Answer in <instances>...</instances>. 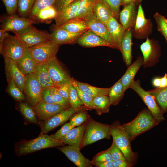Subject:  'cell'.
Listing matches in <instances>:
<instances>
[{"label": "cell", "instance_id": "6da1fadb", "mask_svg": "<svg viewBox=\"0 0 167 167\" xmlns=\"http://www.w3.org/2000/svg\"><path fill=\"white\" fill-rule=\"evenodd\" d=\"M159 123L148 109L145 108L133 120L122 126L131 142L138 135L156 126Z\"/></svg>", "mask_w": 167, "mask_h": 167}, {"label": "cell", "instance_id": "7a4b0ae2", "mask_svg": "<svg viewBox=\"0 0 167 167\" xmlns=\"http://www.w3.org/2000/svg\"><path fill=\"white\" fill-rule=\"evenodd\" d=\"M110 133L113 140L121 150L127 161L134 164L137 156L132 150L128 135L119 121L110 125Z\"/></svg>", "mask_w": 167, "mask_h": 167}, {"label": "cell", "instance_id": "3957f363", "mask_svg": "<svg viewBox=\"0 0 167 167\" xmlns=\"http://www.w3.org/2000/svg\"><path fill=\"white\" fill-rule=\"evenodd\" d=\"M110 125L97 122L90 117L87 121L81 149L100 140L109 139Z\"/></svg>", "mask_w": 167, "mask_h": 167}, {"label": "cell", "instance_id": "277c9868", "mask_svg": "<svg viewBox=\"0 0 167 167\" xmlns=\"http://www.w3.org/2000/svg\"><path fill=\"white\" fill-rule=\"evenodd\" d=\"M64 144L61 141L53 139L51 136L42 134L36 138L19 143L16 151L19 155H22L47 148L62 146Z\"/></svg>", "mask_w": 167, "mask_h": 167}, {"label": "cell", "instance_id": "5b68a950", "mask_svg": "<svg viewBox=\"0 0 167 167\" xmlns=\"http://www.w3.org/2000/svg\"><path fill=\"white\" fill-rule=\"evenodd\" d=\"M59 46V45H56L50 41L28 48L32 58L37 65L45 64L56 58Z\"/></svg>", "mask_w": 167, "mask_h": 167}, {"label": "cell", "instance_id": "8992f818", "mask_svg": "<svg viewBox=\"0 0 167 167\" xmlns=\"http://www.w3.org/2000/svg\"><path fill=\"white\" fill-rule=\"evenodd\" d=\"M27 48L51 41L50 34L37 29L32 25L19 31L13 32Z\"/></svg>", "mask_w": 167, "mask_h": 167}, {"label": "cell", "instance_id": "52a82bcc", "mask_svg": "<svg viewBox=\"0 0 167 167\" xmlns=\"http://www.w3.org/2000/svg\"><path fill=\"white\" fill-rule=\"evenodd\" d=\"M27 49L16 35L8 34L0 48V52L4 57L10 58L16 62L24 56Z\"/></svg>", "mask_w": 167, "mask_h": 167}, {"label": "cell", "instance_id": "ba28073f", "mask_svg": "<svg viewBox=\"0 0 167 167\" xmlns=\"http://www.w3.org/2000/svg\"><path fill=\"white\" fill-rule=\"evenodd\" d=\"M129 88L134 90L140 96L146 105L153 117L159 123L165 119L154 97L148 91L142 87L139 80H134Z\"/></svg>", "mask_w": 167, "mask_h": 167}, {"label": "cell", "instance_id": "9c48e42d", "mask_svg": "<svg viewBox=\"0 0 167 167\" xmlns=\"http://www.w3.org/2000/svg\"><path fill=\"white\" fill-rule=\"evenodd\" d=\"M43 89L34 73L25 75L24 91L29 102L33 106L42 100Z\"/></svg>", "mask_w": 167, "mask_h": 167}, {"label": "cell", "instance_id": "30bf717a", "mask_svg": "<svg viewBox=\"0 0 167 167\" xmlns=\"http://www.w3.org/2000/svg\"><path fill=\"white\" fill-rule=\"evenodd\" d=\"M45 65L54 87L58 88L64 84L70 83L71 78L56 58Z\"/></svg>", "mask_w": 167, "mask_h": 167}, {"label": "cell", "instance_id": "8fae6325", "mask_svg": "<svg viewBox=\"0 0 167 167\" xmlns=\"http://www.w3.org/2000/svg\"><path fill=\"white\" fill-rule=\"evenodd\" d=\"M1 29L6 31H19L36 23L35 19L14 15L3 17L1 19Z\"/></svg>", "mask_w": 167, "mask_h": 167}, {"label": "cell", "instance_id": "7c38bea8", "mask_svg": "<svg viewBox=\"0 0 167 167\" xmlns=\"http://www.w3.org/2000/svg\"><path fill=\"white\" fill-rule=\"evenodd\" d=\"M143 55L144 68L154 66L158 62L160 56V49L158 45L148 37L140 46Z\"/></svg>", "mask_w": 167, "mask_h": 167}, {"label": "cell", "instance_id": "4fadbf2b", "mask_svg": "<svg viewBox=\"0 0 167 167\" xmlns=\"http://www.w3.org/2000/svg\"><path fill=\"white\" fill-rule=\"evenodd\" d=\"M80 110V108L76 109L70 107L53 116L45 121L42 128L41 134H45L64 124L73 115Z\"/></svg>", "mask_w": 167, "mask_h": 167}, {"label": "cell", "instance_id": "5bb4252c", "mask_svg": "<svg viewBox=\"0 0 167 167\" xmlns=\"http://www.w3.org/2000/svg\"><path fill=\"white\" fill-rule=\"evenodd\" d=\"M5 69L8 82L13 81L23 92L25 81V75L18 67L16 62L4 57Z\"/></svg>", "mask_w": 167, "mask_h": 167}, {"label": "cell", "instance_id": "9a60e30c", "mask_svg": "<svg viewBox=\"0 0 167 167\" xmlns=\"http://www.w3.org/2000/svg\"><path fill=\"white\" fill-rule=\"evenodd\" d=\"M76 42L79 45L85 47L105 46L117 48L115 45L100 37L89 29L84 32L78 39Z\"/></svg>", "mask_w": 167, "mask_h": 167}, {"label": "cell", "instance_id": "2e32d148", "mask_svg": "<svg viewBox=\"0 0 167 167\" xmlns=\"http://www.w3.org/2000/svg\"><path fill=\"white\" fill-rule=\"evenodd\" d=\"M58 148L78 167H92V161L85 158L79 148L72 146H62Z\"/></svg>", "mask_w": 167, "mask_h": 167}, {"label": "cell", "instance_id": "e0dca14e", "mask_svg": "<svg viewBox=\"0 0 167 167\" xmlns=\"http://www.w3.org/2000/svg\"><path fill=\"white\" fill-rule=\"evenodd\" d=\"M86 31L74 33L60 27L55 26L51 33L50 34L51 41L55 44L59 45L64 44H73L76 42L78 39Z\"/></svg>", "mask_w": 167, "mask_h": 167}, {"label": "cell", "instance_id": "ac0fdd59", "mask_svg": "<svg viewBox=\"0 0 167 167\" xmlns=\"http://www.w3.org/2000/svg\"><path fill=\"white\" fill-rule=\"evenodd\" d=\"M33 109L40 119L46 121L66 109L59 105L48 103L41 100L34 106Z\"/></svg>", "mask_w": 167, "mask_h": 167}, {"label": "cell", "instance_id": "d6986e66", "mask_svg": "<svg viewBox=\"0 0 167 167\" xmlns=\"http://www.w3.org/2000/svg\"><path fill=\"white\" fill-rule=\"evenodd\" d=\"M84 19L86 22L89 29L116 46L107 26L94 13Z\"/></svg>", "mask_w": 167, "mask_h": 167}, {"label": "cell", "instance_id": "ffe728a7", "mask_svg": "<svg viewBox=\"0 0 167 167\" xmlns=\"http://www.w3.org/2000/svg\"><path fill=\"white\" fill-rule=\"evenodd\" d=\"M80 0H76L58 11L54 19L55 26L60 27L68 21L76 17L78 5Z\"/></svg>", "mask_w": 167, "mask_h": 167}, {"label": "cell", "instance_id": "44dd1931", "mask_svg": "<svg viewBox=\"0 0 167 167\" xmlns=\"http://www.w3.org/2000/svg\"><path fill=\"white\" fill-rule=\"evenodd\" d=\"M135 2H132L126 5L119 13L120 21L125 31L135 25L137 15Z\"/></svg>", "mask_w": 167, "mask_h": 167}, {"label": "cell", "instance_id": "7402d4cb", "mask_svg": "<svg viewBox=\"0 0 167 167\" xmlns=\"http://www.w3.org/2000/svg\"><path fill=\"white\" fill-rule=\"evenodd\" d=\"M87 121L79 126L71 129L64 136L61 141L64 144L74 146L81 150V145Z\"/></svg>", "mask_w": 167, "mask_h": 167}, {"label": "cell", "instance_id": "603a6c76", "mask_svg": "<svg viewBox=\"0 0 167 167\" xmlns=\"http://www.w3.org/2000/svg\"><path fill=\"white\" fill-rule=\"evenodd\" d=\"M42 100L48 103L59 105L65 109L71 107L69 101L62 97L58 88L55 87L44 88Z\"/></svg>", "mask_w": 167, "mask_h": 167}, {"label": "cell", "instance_id": "cb8c5ba5", "mask_svg": "<svg viewBox=\"0 0 167 167\" xmlns=\"http://www.w3.org/2000/svg\"><path fill=\"white\" fill-rule=\"evenodd\" d=\"M143 64V58L141 56L138 57L134 63L128 66L126 71L120 79L124 92L129 88L135 75Z\"/></svg>", "mask_w": 167, "mask_h": 167}, {"label": "cell", "instance_id": "d4e9b609", "mask_svg": "<svg viewBox=\"0 0 167 167\" xmlns=\"http://www.w3.org/2000/svg\"><path fill=\"white\" fill-rule=\"evenodd\" d=\"M132 29L129 28L125 32L121 40L119 49L121 51L126 65L128 66L131 63Z\"/></svg>", "mask_w": 167, "mask_h": 167}, {"label": "cell", "instance_id": "484cf974", "mask_svg": "<svg viewBox=\"0 0 167 167\" xmlns=\"http://www.w3.org/2000/svg\"><path fill=\"white\" fill-rule=\"evenodd\" d=\"M107 27L117 48L119 49L120 43L125 31L121 24L119 23L112 16L110 19Z\"/></svg>", "mask_w": 167, "mask_h": 167}, {"label": "cell", "instance_id": "4316f807", "mask_svg": "<svg viewBox=\"0 0 167 167\" xmlns=\"http://www.w3.org/2000/svg\"><path fill=\"white\" fill-rule=\"evenodd\" d=\"M17 65L25 75L31 73H34L37 65L32 58L28 48L24 56L16 62Z\"/></svg>", "mask_w": 167, "mask_h": 167}, {"label": "cell", "instance_id": "83f0119b", "mask_svg": "<svg viewBox=\"0 0 167 167\" xmlns=\"http://www.w3.org/2000/svg\"><path fill=\"white\" fill-rule=\"evenodd\" d=\"M94 14L106 26L113 14L108 6L103 1L98 0L94 9Z\"/></svg>", "mask_w": 167, "mask_h": 167}, {"label": "cell", "instance_id": "f1b7e54d", "mask_svg": "<svg viewBox=\"0 0 167 167\" xmlns=\"http://www.w3.org/2000/svg\"><path fill=\"white\" fill-rule=\"evenodd\" d=\"M111 104L108 95H101L93 98L92 102V109H94L97 114L109 112Z\"/></svg>", "mask_w": 167, "mask_h": 167}, {"label": "cell", "instance_id": "f546056e", "mask_svg": "<svg viewBox=\"0 0 167 167\" xmlns=\"http://www.w3.org/2000/svg\"><path fill=\"white\" fill-rule=\"evenodd\" d=\"M71 81L75 84L83 91L87 93L92 98L99 96L108 95L109 88H101L94 87L86 83L71 79Z\"/></svg>", "mask_w": 167, "mask_h": 167}, {"label": "cell", "instance_id": "4dcf8cb0", "mask_svg": "<svg viewBox=\"0 0 167 167\" xmlns=\"http://www.w3.org/2000/svg\"><path fill=\"white\" fill-rule=\"evenodd\" d=\"M154 97L164 114L167 112V86L158 87L148 91Z\"/></svg>", "mask_w": 167, "mask_h": 167}, {"label": "cell", "instance_id": "1f68e13d", "mask_svg": "<svg viewBox=\"0 0 167 167\" xmlns=\"http://www.w3.org/2000/svg\"><path fill=\"white\" fill-rule=\"evenodd\" d=\"M149 22L145 17L141 4L139 6L135 27L134 33L135 35H141L148 29Z\"/></svg>", "mask_w": 167, "mask_h": 167}, {"label": "cell", "instance_id": "d6a6232c", "mask_svg": "<svg viewBox=\"0 0 167 167\" xmlns=\"http://www.w3.org/2000/svg\"><path fill=\"white\" fill-rule=\"evenodd\" d=\"M60 27L74 33L86 31L89 29L85 20L83 19L77 18L68 21Z\"/></svg>", "mask_w": 167, "mask_h": 167}, {"label": "cell", "instance_id": "836d02e7", "mask_svg": "<svg viewBox=\"0 0 167 167\" xmlns=\"http://www.w3.org/2000/svg\"><path fill=\"white\" fill-rule=\"evenodd\" d=\"M98 0H80L76 18L84 19L94 13L95 6Z\"/></svg>", "mask_w": 167, "mask_h": 167}, {"label": "cell", "instance_id": "e575fe53", "mask_svg": "<svg viewBox=\"0 0 167 167\" xmlns=\"http://www.w3.org/2000/svg\"><path fill=\"white\" fill-rule=\"evenodd\" d=\"M34 74L44 88L54 87L45 64L37 65Z\"/></svg>", "mask_w": 167, "mask_h": 167}, {"label": "cell", "instance_id": "d590c367", "mask_svg": "<svg viewBox=\"0 0 167 167\" xmlns=\"http://www.w3.org/2000/svg\"><path fill=\"white\" fill-rule=\"evenodd\" d=\"M124 92L120 79L109 88L108 96L111 105H116L118 104L124 96Z\"/></svg>", "mask_w": 167, "mask_h": 167}, {"label": "cell", "instance_id": "8d00e7d4", "mask_svg": "<svg viewBox=\"0 0 167 167\" xmlns=\"http://www.w3.org/2000/svg\"><path fill=\"white\" fill-rule=\"evenodd\" d=\"M58 11L53 6L41 10L35 16L34 19L40 22L50 23L52 19H55L57 15Z\"/></svg>", "mask_w": 167, "mask_h": 167}, {"label": "cell", "instance_id": "74e56055", "mask_svg": "<svg viewBox=\"0 0 167 167\" xmlns=\"http://www.w3.org/2000/svg\"><path fill=\"white\" fill-rule=\"evenodd\" d=\"M58 0H36L29 15V18L34 19L35 16L40 10L53 6Z\"/></svg>", "mask_w": 167, "mask_h": 167}, {"label": "cell", "instance_id": "f35d334b", "mask_svg": "<svg viewBox=\"0 0 167 167\" xmlns=\"http://www.w3.org/2000/svg\"><path fill=\"white\" fill-rule=\"evenodd\" d=\"M36 0H18V10L21 17L29 16Z\"/></svg>", "mask_w": 167, "mask_h": 167}, {"label": "cell", "instance_id": "ab89813d", "mask_svg": "<svg viewBox=\"0 0 167 167\" xmlns=\"http://www.w3.org/2000/svg\"><path fill=\"white\" fill-rule=\"evenodd\" d=\"M19 108L21 113L27 120L33 123H38L35 111L27 103H20L19 105Z\"/></svg>", "mask_w": 167, "mask_h": 167}, {"label": "cell", "instance_id": "60d3db41", "mask_svg": "<svg viewBox=\"0 0 167 167\" xmlns=\"http://www.w3.org/2000/svg\"><path fill=\"white\" fill-rule=\"evenodd\" d=\"M69 88V101L71 106L76 109H80L83 103L78 96L76 88L71 83Z\"/></svg>", "mask_w": 167, "mask_h": 167}, {"label": "cell", "instance_id": "b9f144b4", "mask_svg": "<svg viewBox=\"0 0 167 167\" xmlns=\"http://www.w3.org/2000/svg\"><path fill=\"white\" fill-rule=\"evenodd\" d=\"M78 112L73 115L69 119V122L74 127L79 126L85 122L89 117L85 111Z\"/></svg>", "mask_w": 167, "mask_h": 167}, {"label": "cell", "instance_id": "7bdbcfd3", "mask_svg": "<svg viewBox=\"0 0 167 167\" xmlns=\"http://www.w3.org/2000/svg\"><path fill=\"white\" fill-rule=\"evenodd\" d=\"M7 91L9 94L17 101H20L24 99L23 92L12 81L8 82Z\"/></svg>", "mask_w": 167, "mask_h": 167}, {"label": "cell", "instance_id": "ee69618b", "mask_svg": "<svg viewBox=\"0 0 167 167\" xmlns=\"http://www.w3.org/2000/svg\"><path fill=\"white\" fill-rule=\"evenodd\" d=\"M71 83L76 88L78 96L83 104L87 108L92 109V102L93 98L89 94L81 90L75 84L71 81Z\"/></svg>", "mask_w": 167, "mask_h": 167}, {"label": "cell", "instance_id": "f6af8a7d", "mask_svg": "<svg viewBox=\"0 0 167 167\" xmlns=\"http://www.w3.org/2000/svg\"><path fill=\"white\" fill-rule=\"evenodd\" d=\"M74 127L70 122L66 123L56 132L50 136L53 139L61 141L69 131Z\"/></svg>", "mask_w": 167, "mask_h": 167}, {"label": "cell", "instance_id": "bcb514c9", "mask_svg": "<svg viewBox=\"0 0 167 167\" xmlns=\"http://www.w3.org/2000/svg\"><path fill=\"white\" fill-rule=\"evenodd\" d=\"M154 16L156 21L158 30L167 39V23L163 18V16L156 13Z\"/></svg>", "mask_w": 167, "mask_h": 167}, {"label": "cell", "instance_id": "7dc6e473", "mask_svg": "<svg viewBox=\"0 0 167 167\" xmlns=\"http://www.w3.org/2000/svg\"><path fill=\"white\" fill-rule=\"evenodd\" d=\"M112 160L110 153L108 149L102 151L97 154L92 161V164L96 163H102Z\"/></svg>", "mask_w": 167, "mask_h": 167}, {"label": "cell", "instance_id": "c3c4849f", "mask_svg": "<svg viewBox=\"0 0 167 167\" xmlns=\"http://www.w3.org/2000/svg\"><path fill=\"white\" fill-rule=\"evenodd\" d=\"M104 2L110 9L113 15L118 18L119 14L120 7L122 0H101Z\"/></svg>", "mask_w": 167, "mask_h": 167}, {"label": "cell", "instance_id": "681fc988", "mask_svg": "<svg viewBox=\"0 0 167 167\" xmlns=\"http://www.w3.org/2000/svg\"><path fill=\"white\" fill-rule=\"evenodd\" d=\"M108 149L113 161L119 159L126 160L124 154L113 140L111 145Z\"/></svg>", "mask_w": 167, "mask_h": 167}, {"label": "cell", "instance_id": "f907efd6", "mask_svg": "<svg viewBox=\"0 0 167 167\" xmlns=\"http://www.w3.org/2000/svg\"><path fill=\"white\" fill-rule=\"evenodd\" d=\"M9 15H14L18 9V0H1Z\"/></svg>", "mask_w": 167, "mask_h": 167}, {"label": "cell", "instance_id": "816d5d0a", "mask_svg": "<svg viewBox=\"0 0 167 167\" xmlns=\"http://www.w3.org/2000/svg\"><path fill=\"white\" fill-rule=\"evenodd\" d=\"M70 84H64L58 88V92L61 96L68 101L69 99Z\"/></svg>", "mask_w": 167, "mask_h": 167}, {"label": "cell", "instance_id": "f5cc1de1", "mask_svg": "<svg viewBox=\"0 0 167 167\" xmlns=\"http://www.w3.org/2000/svg\"><path fill=\"white\" fill-rule=\"evenodd\" d=\"M113 162L114 167H131L134 165L126 160H117L113 161Z\"/></svg>", "mask_w": 167, "mask_h": 167}, {"label": "cell", "instance_id": "db71d44e", "mask_svg": "<svg viewBox=\"0 0 167 167\" xmlns=\"http://www.w3.org/2000/svg\"><path fill=\"white\" fill-rule=\"evenodd\" d=\"M76 0H58L53 6L58 11Z\"/></svg>", "mask_w": 167, "mask_h": 167}, {"label": "cell", "instance_id": "11a10c76", "mask_svg": "<svg viewBox=\"0 0 167 167\" xmlns=\"http://www.w3.org/2000/svg\"><path fill=\"white\" fill-rule=\"evenodd\" d=\"M93 165L97 167H114L113 160L102 163H95L93 164Z\"/></svg>", "mask_w": 167, "mask_h": 167}, {"label": "cell", "instance_id": "9f6ffc18", "mask_svg": "<svg viewBox=\"0 0 167 167\" xmlns=\"http://www.w3.org/2000/svg\"><path fill=\"white\" fill-rule=\"evenodd\" d=\"M8 33L7 31L1 29L0 30V48L1 47L3 41Z\"/></svg>", "mask_w": 167, "mask_h": 167}, {"label": "cell", "instance_id": "6f0895ef", "mask_svg": "<svg viewBox=\"0 0 167 167\" xmlns=\"http://www.w3.org/2000/svg\"><path fill=\"white\" fill-rule=\"evenodd\" d=\"M161 77H156L154 78L152 81L153 86L156 88L159 87L161 85Z\"/></svg>", "mask_w": 167, "mask_h": 167}, {"label": "cell", "instance_id": "680465c9", "mask_svg": "<svg viewBox=\"0 0 167 167\" xmlns=\"http://www.w3.org/2000/svg\"><path fill=\"white\" fill-rule=\"evenodd\" d=\"M167 86V74L165 73L164 76L161 77V85L159 87H164Z\"/></svg>", "mask_w": 167, "mask_h": 167}, {"label": "cell", "instance_id": "91938a15", "mask_svg": "<svg viewBox=\"0 0 167 167\" xmlns=\"http://www.w3.org/2000/svg\"><path fill=\"white\" fill-rule=\"evenodd\" d=\"M136 0H122L121 4L126 5L133 2H135Z\"/></svg>", "mask_w": 167, "mask_h": 167}, {"label": "cell", "instance_id": "94428289", "mask_svg": "<svg viewBox=\"0 0 167 167\" xmlns=\"http://www.w3.org/2000/svg\"><path fill=\"white\" fill-rule=\"evenodd\" d=\"M163 18L164 19L165 21L167 23V19L163 16Z\"/></svg>", "mask_w": 167, "mask_h": 167}, {"label": "cell", "instance_id": "6125c7cd", "mask_svg": "<svg viewBox=\"0 0 167 167\" xmlns=\"http://www.w3.org/2000/svg\"><path fill=\"white\" fill-rule=\"evenodd\" d=\"M166 41H167V39H166Z\"/></svg>", "mask_w": 167, "mask_h": 167}]
</instances>
